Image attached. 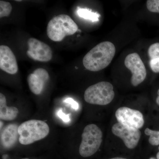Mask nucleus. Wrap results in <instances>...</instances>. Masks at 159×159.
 Instances as JSON below:
<instances>
[{
    "label": "nucleus",
    "instance_id": "obj_26",
    "mask_svg": "<svg viewBox=\"0 0 159 159\" xmlns=\"http://www.w3.org/2000/svg\"><path fill=\"white\" fill-rule=\"evenodd\" d=\"M29 159V158H23V159Z\"/></svg>",
    "mask_w": 159,
    "mask_h": 159
},
{
    "label": "nucleus",
    "instance_id": "obj_1",
    "mask_svg": "<svg viewBox=\"0 0 159 159\" xmlns=\"http://www.w3.org/2000/svg\"><path fill=\"white\" fill-rule=\"evenodd\" d=\"M115 45L109 41L99 43L89 51L83 59L86 69L97 72L109 65L116 54Z\"/></svg>",
    "mask_w": 159,
    "mask_h": 159
},
{
    "label": "nucleus",
    "instance_id": "obj_8",
    "mask_svg": "<svg viewBox=\"0 0 159 159\" xmlns=\"http://www.w3.org/2000/svg\"><path fill=\"white\" fill-rule=\"evenodd\" d=\"M116 116L119 123L131 128L139 129L144 124L143 115L136 110L120 107L116 111Z\"/></svg>",
    "mask_w": 159,
    "mask_h": 159
},
{
    "label": "nucleus",
    "instance_id": "obj_10",
    "mask_svg": "<svg viewBox=\"0 0 159 159\" xmlns=\"http://www.w3.org/2000/svg\"><path fill=\"white\" fill-rule=\"evenodd\" d=\"M0 69L10 74H16L18 70L16 58L8 46H0Z\"/></svg>",
    "mask_w": 159,
    "mask_h": 159
},
{
    "label": "nucleus",
    "instance_id": "obj_22",
    "mask_svg": "<svg viewBox=\"0 0 159 159\" xmlns=\"http://www.w3.org/2000/svg\"><path fill=\"white\" fill-rule=\"evenodd\" d=\"M109 159H127L126 158H124L122 157H115Z\"/></svg>",
    "mask_w": 159,
    "mask_h": 159
},
{
    "label": "nucleus",
    "instance_id": "obj_4",
    "mask_svg": "<svg viewBox=\"0 0 159 159\" xmlns=\"http://www.w3.org/2000/svg\"><path fill=\"white\" fill-rule=\"evenodd\" d=\"M115 96L112 84L110 82L102 81L87 89L84 92V99L90 104L106 105L112 101Z\"/></svg>",
    "mask_w": 159,
    "mask_h": 159
},
{
    "label": "nucleus",
    "instance_id": "obj_18",
    "mask_svg": "<svg viewBox=\"0 0 159 159\" xmlns=\"http://www.w3.org/2000/svg\"><path fill=\"white\" fill-rule=\"evenodd\" d=\"M146 7L150 12L159 14V0H148Z\"/></svg>",
    "mask_w": 159,
    "mask_h": 159
},
{
    "label": "nucleus",
    "instance_id": "obj_24",
    "mask_svg": "<svg viewBox=\"0 0 159 159\" xmlns=\"http://www.w3.org/2000/svg\"><path fill=\"white\" fill-rule=\"evenodd\" d=\"M149 159H156L154 158L151 157V158H150Z\"/></svg>",
    "mask_w": 159,
    "mask_h": 159
},
{
    "label": "nucleus",
    "instance_id": "obj_17",
    "mask_svg": "<svg viewBox=\"0 0 159 159\" xmlns=\"http://www.w3.org/2000/svg\"><path fill=\"white\" fill-rule=\"evenodd\" d=\"M12 10V6L9 2L0 1V18L9 16Z\"/></svg>",
    "mask_w": 159,
    "mask_h": 159
},
{
    "label": "nucleus",
    "instance_id": "obj_20",
    "mask_svg": "<svg viewBox=\"0 0 159 159\" xmlns=\"http://www.w3.org/2000/svg\"><path fill=\"white\" fill-rule=\"evenodd\" d=\"M58 116L64 122H69L70 121V116L69 115H66L61 110L58 112Z\"/></svg>",
    "mask_w": 159,
    "mask_h": 159
},
{
    "label": "nucleus",
    "instance_id": "obj_14",
    "mask_svg": "<svg viewBox=\"0 0 159 159\" xmlns=\"http://www.w3.org/2000/svg\"><path fill=\"white\" fill-rule=\"evenodd\" d=\"M77 13L79 17L89 20L92 22L98 21L100 16V15L97 12H93L92 10L88 9H82L79 7L77 9Z\"/></svg>",
    "mask_w": 159,
    "mask_h": 159
},
{
    "label": "nucleus",
    "instance_id": "obj_11",
    "mask_svg": "<svg viewBox=\"0 0 159 159\" xmlns=\"http://www.w3.org/2000/svg\"><path fill=\"white\" fill-rule=\"evenodd\" d=\"M49 78L48 73L45 69L38 68L34 70L27 78L30 90L35 95H39Z\"/></svg>",
    "mask_w": 159,
    "mask_h": 159
},
{
    "label": "nucleus",
    "instance_id": "obj_25",
    "mask_svg": "<svg viewBox=\"0 0 159 159\" xmlns=\"http://www.w3.org/2000/svg\"><path fill=\"white\" fill-rule=\"evenodd\" d=\"M16 2H21V1H16Z\"/></svg>",
    "mask_w": 159,
    "mask_h": 159
},
{
    "label": "nucleus",
    "instance_id": "obj_3",
    "mask_svg": "<svg viewBox=\"0 0 159 159\" xmlns=\"http://www.w3.org/2000/svg\"><path fill=\"white\" fill-rule=\"evenodd\" d=\"M50 132L48 125L41 120L32 119L19 126V141L21 144L28 145L43 139Z\"/></svg>",
    "mask_w": 159,
    "mask_h": 159
},
{
    "label": "nucleus",
    "instance_id": "obj_12",
    "mask_svg": "<svg viewBox=\"0 0 159 159\" xmlns=\"http://www.w3.org/2000/svg\"><path fill=\"white\" fill-rule=\"evenodd\" d=\"M18 128L16 124H10L4 129L1 134V145L3 147L9 148L15 145L20 136Z\"/></svg>",
    "mask_w": 159,
    "mask_h": 159
},
{
    "label": "nucleus",
    "instance_id": "obj_19",
    "mask_svg": "<svg viewBox=\"0 0 159 159\" xmlns=\"http://www.w3.org/2000/svg\"><path fill=\"white\" fill-rule=\"evenodd\" d=\"M65 102L66 103H69L71 106L72 108L75 110H77L79 109V106L78 102L75 101L74 99L71 98H68L65 99Z\"/></svg>",
    "mask_w": 159,
    "mask_h": 159
},
{
    "label": "nucleus",
    "instance_id": "obj_6",
    "mask_svg": "<svg viewBox=\"0 0 159 159\" xmlns=\"http://www.w3.org/2000/svg\"><path fill=\"white\" fill-rule=\"evenodd\" d=\"M124 64L132 74L131 78L132 85L137 86L144 81L147 76V71L144 63L138 53L128 54L125 57Z\"/></svg>",
    "mask_w": 159,
    "mask_h": 159
},
{
    "label": "nucleus",
    "instance_id": "obj_13",
    "mask_svg": "<svg viewBox=\"0 0 159 159\" xmlns=\"http://www.w3.org/2000/svg\"><path fill=\"white\" fill-rule=\"evenodd\" d=\"M18 113L16 107L7 106L6 97L0 93V119L5 121H12L17 117Z\"/></svg>",
    "mask_w": 159,
    "mask_h": 159
},
{
    "label": "nucleus",
    "instance_id": "obj_23",
    "mask_svg": "<svg viewBox=\"0 0 159 159\" xmlns=\"http://www.w3.org/2000/svg\"><path fill=\"white\" fill-rule=\"evenodd\" d=\"M157 159H159V152L157 153Z\"/></svg>",
    "mask_w": 159,
    "mask_h": 159
},
{
    "label": "nucleus",
    "instance_id": "obj_21",
    "mask_svg": "<svg viewBox=\"0 0 159 159\" xmlns=\"http://www.w3.org/2000/svg\"><path fill=\"white\" fill-rule=\"evenodd\" d=\"M157 95L158 96L157 97L156 99V102L157 104L158 105H159V89L157 91Z\"/></svg>",
    "mask_w": 159,
    "mask_h": 159
},
{
    "label": "nucleus",
    "instance_id": "obj_5",
    "mask_svg": "<svg viewBox=\"0 0 159 159\" xmlns=\"http://www.w3.org/2000/svg\"><path fill=\"white\" fill-rule=\"evenodd\" d=\"M102 137V131L97 125L92 124L86 126L80 145V155L84 157H88L96 153L101 145Z\"/></svg>",
    "mask_w": 159,
    "mask_h": 159
},
{
    "label": "nucleus",
    "instance_id": "obj_15",
    "mask_svg": "<svg viewBox=\"0 0 159 159\" xmlns=\"http://www.w3.org/2000/svg\"><path fill=\"white\" fill-rule=\"evenodd\" d=\"M145 133L146 135L150 136L148 142L151 145H159V131L152 130L149 128H146L145 130Z\"/></svg>",
    "mask_w": 159,
    "mask_h": 159
},
{
    "label": "nucleus",
    "instance_id": "obj_16",
    "mask_svg": "<svg viewBox=\"0 0 159 159\" xmlns=\"http://www.w3.org/2000/svg\"><path fill=\"white\" fill-rule=\"evenodd\" d=\"M148 54L150 60H159V42L154 43L149 46Z\"/></svg>",
    "mask_w": 159,
    "mask_h": 159
},
{
    "label": "nucleus",
    "instance_id": "obj_2",
    "mask_svg": "<svg viewBox=\"0 0 159 159\" xmlns=\"http://www.w3.org/2000/svg\"><path fill=\"white\" fill-rule=\"evenodd\" d=\"M77 24L70 16L59 15L52 19L47 27L48 37L54 42H61L65 37L74 34L78 31Z\"/></svg>",
    "mask_w": 159,
    "mask_h": 159
},
{
    "label": "nucleus",
    "instance_id": "obj_9",
    "mask_svg": "<svg viewBox=\"0 0 159 159\" xmlns=\"http://www.w3.org/2000/svg\"><path fill=\"white\" fill-rule=\"evenodd\" d=\"M28 56L31 59L41 62H48L52 57V50L45 43L31 38L28 41Z\"/></svg>",
    "mask_w": 159,
    "mask_h": 159
},
{
    "label": "nucleus",
    "instance_id": "obj_7",
    "mask_svg": "<svg viewBox=\"0 0 159 159\" xmlns=\"http://www.w3.org/2000/svg\"><path fill=\"white\" fill-rule=\"evenodd\" d=\"M111 131L115 135L122 139L129 149L135 148L141 138V132L139 129L128 127L119 122L113 125Z\"/></svg>",
    "mask_w": 159,
    "mask_h": 159
}]
</instances>
